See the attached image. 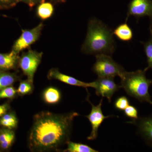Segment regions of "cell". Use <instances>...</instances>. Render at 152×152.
Wrapping results in <instances>:
<instances>
[{
	"mask_svg": "<svg viewBox=\"0 0 152 152\" xmlns=\"http://www.w3.org/2000/svg\"><path fill=\"white\" fill-rule=\"evenodd\" d=\"M17 94V90L14 87L9 86L0 91V99L13 98Z\"/></svg>",
	"mask_w": 152,
	"mask_h": 152,
	"instance_id": "7402d4cb",
	"label": "cell"
},
{
	"mask_svg": "<svg viewBox=\"0 0 152 152\" xmlns=\"http://www.w3.org/2000/svg\"><path fill=\"white\" fill-rule=\"evenodd\" d=\"M127 123L136 126L137 134L147 144L152 147V113L147 116L132 119Z\"/></svg>",
	"mask_w": 152,
	"mask_h": 152,
	"instance_id": "30bf717a",
	"label": "cell"
},
{
	"mask_svg": "<svg viewBox=\"0 0 152 152\" xmlns=\"http://www.w3.org/2000/svg\"><path fill=\"white\" fill-rule=\"evenodd\" d=\"M18 124V119L13 113L5 114L0 119V125L9 129L16 127Z\"/></svg>",
	"mask_w": 152,
	"mask_h": 152,
	"instance_id": "d6986e66",
	"label": "cell"
},
{
	"mask_svg": "<svg viewBox=\"0 0 152 152\" xmlns=\"http://www.w3.org/2000/svg\"><path fill=\"white\" fill-rule=\"evenodd\" d=\"M34 89V83H31L27 79L20 82L17 90V94L21 96L30 94L33 92Z\"/></svg>",
	"mask_w": 152,
	"mask_h": 152,
	"instance_id": "ffe728a7",
	"label": "cell"
},
{
	"mask_svg": "<svg viewBox=\"0 0 152 152\" xmlns=\"http://www.w3.org/2000/svg\"><path fill=\"white\" fill-rule=\"evenodd\" d=\"M146 72L144 69L131 72L125 71L120 77V86L131 97L140 102H145L152 105L151 96L149 91L152 80L147 78Z\"/></svg>",
	"mask_w": 152,
	"mask_h": 152,
	"instance_id": "3957f363",
	"label": "cell"
},
{
	"mask_svg": "<svg viewBox=\"0 0 152 152\" xmlns=\"http://www.w3.org/2000/svg\"><path fill=\"white\" fill-rule=\"evenodd\" d=\"M89 96H87L86 100L91 104V110L90 114L86 116V117L88 119L91 123L92 130L90 135L87 137V140H94L97 137L99 128L105 119L114 116L112 115L109 116L104 115L102 109L103 99H101L99 104L96 106L91 102L89 99Z\"/></svg>",
	"mask_w": 152,
	"mask_h": 152,
	"instance_id": "ba28073f",
	"label": "cell"
},
{
	"mask_svg": "<svg viewBox=\"0 0 152 152\" xmlns=\"http://www.w3.org/2000/svg\"><path fill=\"white\" fill-rule=\"evenodd\" d=\"M19 54L12 50L7 53H0V70L8 71L16 69L18 66Z\"/></svg>",
	"mask_w": 152,
	"mask_h": 152,
	"instance_id": "7c38bea8",
	"label": "cell"
},
{
	"mask_svg": "<svg viewBox=\"0 0 152 152\" xmlns=\"http://www.w3.org/2000/svg\"><path fill=\"white\" fill-rule=\"evenodd\" d=\"M44 101L47 104H55L59 102L61 99L60 91L54 87H49L44 91L43 94Z\"/></svg>",
	"mask_w": 152,
	"mask_h": 152,
	"instance_id": "5bb4252c",
	"label": "cell"
},
{
	"mask_svg": "<svg viewBox=\"0 0 152 152\" xmlns=\"http://www.w3.org/2000/svg\"><path fill=\"white\" fill-rule=\"evenodd\" d=\"M44 26L43 23H41L31 29L22 30L21 34L14 43L12 50L19 54L20 52L29 48L39 39Z\"/></svg>",
	"mask_w": 152,
	"mask_h": 152,
	"instance_id": "8992f818",
	"label": "cell"
},
{
	"mask_svg": "<svg viewBox=\"0 0 152 152\" xmlns=\"http://www.w3.org/2000/svg\"><path fill=\"white\" fill-rule=\"evenodd\" d=\"M52 2L54 3H64L65 1V0H50Z\"/></svg>",
	"mask_w": 152,
	"mask_h": 152,
	"instance_id": "4316f807",
	"label": "cell"
},
{
	"mask_svg": "<svg viewBox=\"0 0 152 152\" xmlns=\"http://www.w3.org/2000/svg\"><path fill=\"white\" fill-rule=\"evenodd\" d=\"M125 115L132 119H136L138 118V111L134 106L129 104L124 110Z\"/></svg>",
	"mask_w": 152,
	"mask_h": 152,
	"instance_id": "603a6c76",
	"label": "cell"
},
{
	"mask_svg": "<svg viewBox=\"0 0 152 152\" xmlns=\"http://www.w3.org/2000/svg\"><path fill=\"white\" fill-rule=\"evenodd\" d=\"M113 34L120 41L124 42H131L134 37L132 30L127 22L118 25L113 31Z\"/></svg>",
	"mask_w": 152,
	"mask_h": 152,
	"instance_id": "4fadbf2b",
	"label": "cell"
},
{
	"mask_svg": "<svg viewBox=\"0 0 152 152\" xmlns=\"http://www.w3.org/2000/svg\"><path fill=\"white\" fill-rule=\"evenodd\" d=\"M150 36L148 40L145 42H140L143 46L144 51L147 57L148 66L144 69L147 71L149 69H152V28L149 27Z\"/></svg>",
	"mask_w": 152,
	"mask_h": 152,
	"instance_id": "ac0fdd59",
	"label": "cell"
},
{
	"mask_svg": "<svg viewBox=\"0 0 152 152\" xmlns=\"http://www.w3.org/2000/svg\"><path fill=\"white\" fill-rule=\"evenodd\" d=\"M96 61L92 71L98 77L115 78L121 77L125 71L122 66L116 62L111 56L100 54L95 56Z\"/></svg>",
	"mask_w": 152,
	"mask_h": 152,
	"instance_id": "277c9868",
	"label": "cell"
},
{
	"mask_svg": "<svg viewBox=\"0 0 152 152\" xmlns=\"http://www.w3.org/2000/svg\"><path fill=\"white\" fill-rule=\"evenodd\" d=\"M116 47L111 29L96 18L90 19L86 39L82 46V52L95 56L100 54L111 56Z\"/></svg>",
	"mask_w": 152,
	"mask_h": 152,
	"instance_id": "7a4b0ae2",
	"label": "cell"
},
{
	"mask_svg": "<svg viewBox=\"0 0 152 152\" xmlns=\"http://www.w3.org/2000/svg\"><path fill=\"white\" fill-rule=\"evenodd\" d=\"M8 105L7 104L0 105V117H2L6 113L8 109Z\"/></svg>",
	"mask_w": 152,
	"mask_h": 152,
	"instance_id": "484cf974",
	"label": "cell"
},
{
	"mask_svg": "<svg viewBox=\"0 0 152 152\" xmlns=\"http://www.w3.org/2000/svg\"><path fill=\"white\" fill-rule=\"evenodd\" d=\"M131 16L134 17L137 21L141 18L148 17L150 27L152 28V0H132L128 5L126 22Z\"/></svg>",
	"mask_w": 152,
	"mask_h": 152,
	"instance_id": "52a82bcc",
	"label": "cell"
},
{
	"mask_svg": "<svg viewBox=\"0 0 152 152\" xmlns=\"http://www.w3.org/2000/svg\"><path fill=\"white\" fill-rule=\"evenodd\" d=\"M77 112L57 114L42 111L36 114L28 138V147L32 152L56 151L70 140Z\"/></svg>",
	"mask_w": 152,
	"mask_h": 152,
	"instance_id": "6da1fadb",
	"label": "cell"
},
{
	"mask_svg": "<svg viewBox=\"0 0 152 152\" xmlns=\"http://www.w3.org/2000/svg\"><path fill=\"white\" fill-rule=\"evenodd\" d=\"M130 104L129 101L126 97L122 96L117 98L114 103L115 108L123 111Z\"/></svg>",
	"mask_w": 152,
	"mask_h": 152,
	"instance_id": "44dd1931",
	"label": "cell"
},
{
	"mask_svg": "<svg viewBox=\"0 0 152 152\" xmlns=\"http://www.w3.org/2000/svg\"><path fill=\"white\" fill-rule=\"evenodd\" d=\"M46 0H20V2H23L27 4L30 7L32 8L36 5L45 2Z\"/></svg>",
	"mask_w": 152,
	"mask_h": 152,
	"instance_id": "d4e9b609",
	"label": "cell"
},
{
	"mask_svg": "<svg viewBox=\"0 0 152 152\" xmlns=\"http://www.w3.org/2000/svg\"><path fill=\"white\" fill-rule=\"evenodd\" d=\"M48 78L49 80H58L68 85L83 87L86 89L93 87L92 82L87 83L79 80L72 76L62 73L57 68H53L50 70L48 74Z\"/></svg>",
	"mask_w": 152,
	"mask_h": 152,
	"instance_id": "8fae6325",
	"label": "cell"
},
{
	"mask_svg": "<svg viewBox=\"0 0 152 152\" xmlns=\"http://www.w3.org/2000/svg\"><path fill=\"white\" fill-rule=\"evenodd\" d=\"M18 79V77L15 74L0 70V91L10 86Z\"/></svg>",
	"mask_w": 152,
	"mask_h": 152,
	"instance_id": "2e32d148",
	"label": "cell"
},
{
	"mask_svg": "<svg viewBox=\"0 0 152 152\" xmlns=\"http://www.w3.org/2000/svg\"><path fill=\"white\" fill-rule=\"evenodd\" d=\"M42 52L29 49L19 58L18 66L27 80L34 83V76L42 58Z\"/></svg>",
	"mask_w": 152,
	"mask_h": 152,
	"instance_id": "5b68a950",
	"label": "cell"
},
{
	"mask_svg": "<svg viewBox=\"0 0 152 152\" xmlns=\"http://www.w3.org/2000/svg\"><path fill=\"white\" fill-rule=\"evenodd\" d=\"M92 83L93 87L98 96L106 97L109 102H111L113 96L121 88V86L115 83L114 78L98 77Z\"/></svg>",
	"mask_w": 152,
	"mask_h": 152,
	"instance_id": "9c48e42d",
	"label": "cell"
},
{
	"mask_svg": "<svg viewBox=\"0 0 152 152\" xmlns=\"http://www.w3.org/2000/svg\"><path fill=\"white\" fill-rule=\"evenodd\" d=\"M66 148L63 152H98L99 151L91 147L79 143L69 141L67 144Z\"/></svg>",
	"mask_w": 152,
	"mask_h": 152,
	"instance_id": "e0dca14e",
	"label": "cell"
},
{
	"mask_svg": "<svg viewBox=\"0 0 152 152\" xmlns=\"http://www.w3.org/2000/svg\"><path fill=\"white\" fill-rule=\"evenodd\" d=\"M19 2L20 0H0V10L13 7Z\"/></svg>",
	"mask_w": 152,
	"mask_h": 152,
	"instance_id": "cb8c5ba5",
	"label": "cell"
},
{
	"mask_svg": "<svg viewBox=\"0 0 152 152\" xmlns=\"http://www.w3.org/2000/svg\"><path fill=\"white\" fill-rule=\"evenodd\" d=\"M54 8L51 3L43 2L39 4L37 10V15L38 18L42 20L49 19L53 15Z\"/></svg>",
	"mask_w": 152,
	"mask_h": 152,
	"instance_id": "9a60e30c",
	"label": "cell"
}]
</instances>
